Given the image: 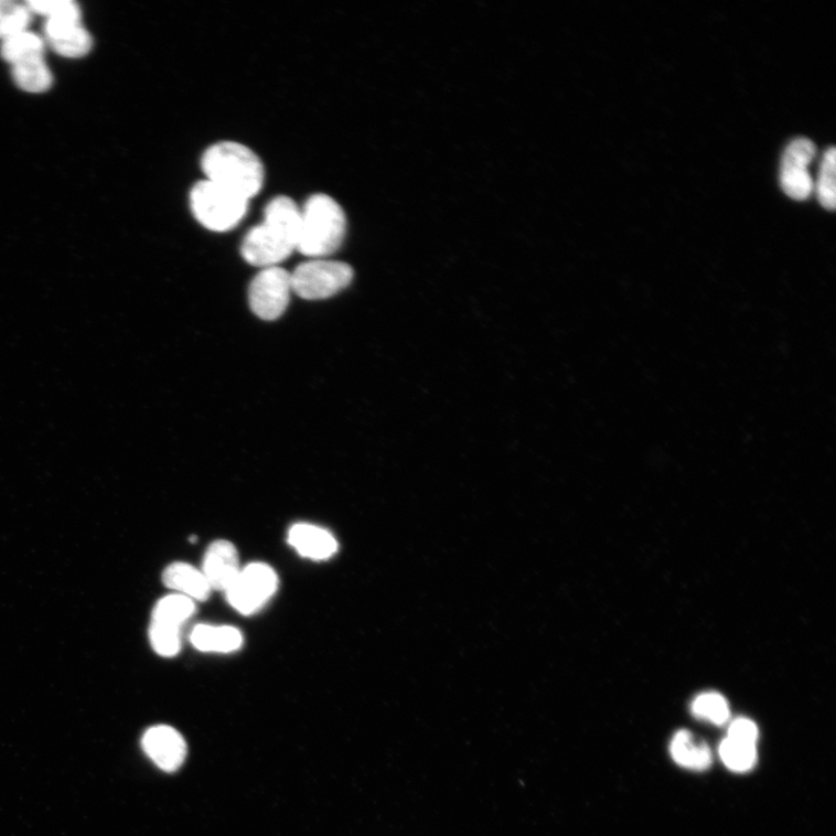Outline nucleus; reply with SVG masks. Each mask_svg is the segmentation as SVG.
<instances>
[{
  "mask_svg": "<svg viewBox=\"0 0 836 836\" xmlns=\"http://www.w3.org/2000/svg\"><path fill=\"white\" fill-rule=\"evenodd\" d=\"M300 224L301 208L291 197H275L264 211L262 223L245 236L242 256L254 267H277L297 250Z\"/></svg>",
  "mask_w": 836,
  "mask_h": 836,
  "instance_id": "nucleus-1",
  "label": "nucleus"
},
{
  "mask_svg": "<svg viewBox=\"0 0 836 836\" xmlns=\"http://www.w3.org/2000/svg\"><path fill=\"white\" fill-rule=\"evenodd\" d=\"M206 180L250 201L266 180V171L256 153L245 144L225 141L210 147L202 159Z\"/></svg>",
  "mask_w": 836,
  "mask_h": 836,
  "instance_id": "nucleus-2",
  "label": "nucleus"
},
{
  "mask_svg": "<svg viewBox=\"0 0 836 836\" xmlns=\"http://www.w3.org/2000/svg\"><path fill=\"white\" fill-rule=\"evenodd\" d=\"M346 235V216L334 197L318 193L301 208L297 250L303 256L322 259L336 253Z\"/></svg>",
  "mask_w": 836,
  "mask_h": 836,
  "instance_id": "nucleus-3",
  "label": "nucleus"
},
{
  "mask_svg": "<svg viewBox=\"0 0 836 836\" xmlns=\"http://www.w3.org/2000/svg\"><path fill=\"white\" fill-rule=\"evenodd\" d=\"M190 207L197 223L208 231L225 233L245 218L249 201L206 180L192 187Z\"/></svg>",
  "mask_w": 836,
  "mask_h": 836,
  "instance_id": "nucleus-4",
  "label": "nucleus"
},
{
  "mask_svg": "<svg viewBox=\"0 0 836 836\" xmlns=\"http://www.w3.org/2000/svg\"><path fill=\"white\" fill-rule=\"evenodd\" d=\"M354 269L337 260L312 259L291 274L292 291L304 300L332 298L347 288Z\"/></svg>",
  "mask_w": 836,
  "mask_h": 836,
  "instance_id": "nucleus-5",
  "label": "nucleus"
},
{
  "mask_svg": "<svg viewBox=\"0 0 836 836\" xmlns=\"http://www.w3.org/2000/svg\"><path fill=\"white\" fill-rule=\"evenodd\" d=\"M277 588L275 570L266 564L257 562L240 569L226 593L234 609L244 614H253L268 603Z\"/></svg>",
  "mask_w": 836,
  "mask_h": 836,
  "instance_id": "nucleus-6",
  "label": "nucleus"
},
{
  "mask_svg": "<svg viewBox=\"0 0 836 836\" xmlns=\"http://www.w3.org/2000/svg\"><path fill=\"white\" fill-rule=\"evenodd\" d=\"M292 292L290 272L279 267L262 269L250 285L251 310L261 320L275 321L285 313Z\"/></svg>",
  "mask_w": 836,
  "mask_h": 836,
  "instance_id": "nucleus-7",
  "label": "nucleus"
},
{
  "mask_svg": "<svg viewBox=\"0 0 836 836\" xmlns=\"http://www.w3.org/2000/svg\"><path fill=\"white\" fill-rule=\"evenodd\" d=\"M816 157V146L805 138L791 141L781 164V186L791 200L806 201L813 191L808 165Z\"/></svg>",
  "mask_w": 836,
  "mask_h": 836,
  "instance_id": "nucleus-8",
  "label": "nucleus"
},
{
  "mask_svg": "<svg viewBox=\"0 0 836 836\" xmlns=\"http://www.w3.org/2000/svg\"><path fill=\"white\" fill-rule=\"evenodd\" d=\"M142 748L147 757L167 773L178 772L187 757L185 739L167 725L152 726L147 730Z\"/></svg>",
  "mask_w": 836,
  "mask_h": 836,
  "instance_id": "nucleus-9",
  "label": "nucleus"
},
{
  "mask_svg": "<svg viewBox=\"0 0 836 836\" xmlns=\"http://www.w3.org/2000/svg\"><path fill=\"white\" fill-rule=\"evenodd\" d=\"M46 45L63 57L78 58L89 54L94 46L93 36L82 25V19H46Z\"/></svg>",
  "mask_w": 836,
  "mask_h": 836,
  "instance_id": "nucleus-10",
  "label": "nucleus"
},
{
  "mask_svg": "<svg viewBox=\"0 0 836 836\" xmlns=\"http://www.w3.org/2000/svg\"><path fill=\"white\" fill-rule=\"evenodd\" d=\"M238 554L228 540H216L207 549L203 575L212 590L226 591L239 574Z\"/></svg>",
  "mask_w": 836,
  "mask_h": 836,
  "instance_id": "nucleus-11",
  "label": "nucleus"
},
{
  "mask_svg": "<svg viewBox=\"0 0 836 836\" xmlns=\"http://www.w3.org/2000/svg\"><path fill=\"white\" fill-rule=\"evenodd\" d=\"M289 543L300 556L312 560L329 559L339 549L337 540L332 534L311 524L294 525L289 534Z\"/></svg>",
  "mask_w": 836,
  "mask_h": 836,
  "instance_id": "nucleus-12",
  "label": "nucleus"
},
{
  "mask_svg": "<svg viewBox=\"0 0 836 836\" xmlns=\"http://www.w3.org/2000/svg\"><path fill=\"white\" fill-rule=\"evenodd\" d=\"M162 579L168 588L181 592L183 597L193 601L203 602L211 596L212 588L203 571L189 564L175 562L168 566Z\"/></svg>",
  "mask_w": 836,
  "mask_h": 836,
  "instance_id": "nucleus-13",
  "label": "nucleus"
},
{
  "mask_svg": "<svg viewBox=\"0 0 836 836\" xmlns=\"http://www.w3.org/2000/svg\"><path fill=\"white\" fill-rule=\"evenodd\" d=\"M191 643L202 652L229 653L244 644V636L232 626L197 625L191 633Z\"/></svg>",
  "mask_w": 836,
  "mask_h": 836,
  "instance_id": "nucleus-14",
  "label": "nucleus"
},
{
  "mask_svg": "<svg viewBox=\"0 0 836 836\" xmlns=\"http://www.w3.org/2000/svg\"><path fill=\"white\" fill-rule=\"evenodd\" d=\"M11 74L19 89L29 94L46 93L54 82L45 57L15 63L11 65Z\"/></svg>",
  "mask_w": 836,
  "mask_h": 836,
  "instance_id": "nucleus-15",
  "label": "nucleus"
},
{
  "mask_svg": "<svg viewBox=\"0 0 836 836\" xmlns=\"http://www.w3.org/2000/svg\"><path fill=\"white\" fill-rule=\"evenodd\" d=\"M671 752L677 764L694 770L707 769L712 762L708 744L697 741L688 731H679L675 735Z\"/></svg>",
  "mask_w": 836,
  "mask_h": 836,
  "instance_id": "nucleus-16",
  "label": "nucleus"
},
{
  "mask_svg": "<svg viewBox=\"0 0 836 836\" xmlns=\"http://www.w3.org/2000/svg\"><path fill=\"white\" fill-rule=\"evenodd\" d=\"M46 41L42 36L24 31L2 40L0 56L11 65L36 57H45Z\"/></svg>",
  "mask_w": 836,
  "mask_h": 836,
  "instance_id": "nucleus-17",
  "label": "nucleus"
},
{
  "mask_svg": "<svg viewBox=\"0 0 836 836\" xmlns=\"http://www.w3.org/2000/svg\"><path fill=\"white\" fill-rule=\"evenodd\" d=\"M195 611L194 601L183 596L162 599L153 609L151 621L182 626Z\"/></svg>",
  "mask_w": 836,
  "mask_h": 836,
  "instance_id": "nucleus-18",
  "label": "nucleus"
},
{
  "mask_svg": "<svg viewBox=\"0 0 836 836\" xmlns=\"http://www.w3.org/2000/svg\"><path fill=\"white\" fill-rule=\"evenodd\" d=\"M33 13L25 3L0 0V40L28 31Z\"/></svg>",
  "mask_w": 836,
  "mask_h": 836,
  "instance_id": "nucleus-19",
  "label": "nucleus"
},
{
  "mask_svg": "<svg viewBox=\"0 0 836 836\" xmlns=\"http://www.w3.org/2000/svg\"><path fill=\"white\" fill-rule=\"evenodd\" d=\"M720 758L722 762L735 772H747L757 762L755 744L746 743L726 738L720 744Z\"/></svg>",
  "mask_w": 836,
  "mask_h": 836,
  "instance_id": "nucleus-20",
  "label": "nucleus"
},
{
  "mask_svg": "<svg viewBox=\"0 0 836 836\" xmlns=\"http://www.w3.org/2000/svg\"><path fill=\"white\" fill-rule=\"evenodd\" d=\"M149 637L153 651L162 656L171 657L181 651V626L151 621Z\"/></svg>",
  "mask_w": 836,
  "mask_h": 836,
  "instance_id": "nucleus-21",
  "label": "nucleus"
},
{
  "mask_svg": "<svg viewBox=\"0 0 836 836\" xmlns=\"http://www.w3.org/2000/svg\"><path fill=\"white\" fill-rule=\"evenodd\" d=\"M836 152L835 148L830 147L824 153L822 168L819 172L818 181V200L821 205L828 210L834 211L836 206Z\"/></svg>",
  "mask_w": 836,
  "mask_h": 836,
  "instance_id": "nucleus-22",
  "label": "nucleus"
},
{
  "mask_svg": "<svg viewBox=\"0 0 836 836\" xmlns=\"http://www.w3.org/2000/svg\"><path fill=\"white\" fill-rule=\"evenodd\" d=\"M693 712L696 717L718 725L728 721L730 718L728 701L717 693L699 695L693 703Z\"/></svg>",
  "mask_w": 836,
  "mask_h": 836,
  "instance_id": "nucleus-23",
  "label": "nucleus"
},
{
  "mask_svg": "<svg viewBox=\"0 0 836 836\" xmlns=\"http://www.w3.org/2000/svg\"><path fill=\"white\" fill-rule=\"evenodd\" d=\"M26 6L34 14L54 18H77L82 19V12L76 2L73 0H29Z\"/></svg>",
  "mask_w": 836,
  "mask_h": 836,
  "instance_id": "nucleus-24",
  "label": "nucleus"
},
{
  "mask_svg": "<svg viewBox=\"0 0 836 836\" xmlns=\"http://www.w3.org/2000/svg\"><path fill=\"white\" fill-rule=\"evenodd\" d=\"M759 737L757 725L746 718L735 720L729 730V737L733 740L755 744Z\"/></svg>",
  "mask_w": 836,
  "mask_h": 836,
  "instance_id": "nucleus-25",
  "label": "nucleus"
}]
</instances>
